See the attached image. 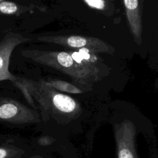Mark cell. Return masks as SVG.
Here are the masks:
<instances>
[{"label": "cell", "instance_id": "obj_1", "mask_svg": "<svg viewBox=\"0 0 158 158\" xmlns=\"http://www.w3.org/2000/svg\"><path fill=\"white\" fill-rule=\"evenodd\" d=\"M22 55L43 65L56 69L70 77L79 83H85L91 77L92 68L88 63L76 62L72 55L66 52L27 49L21 52Z\"/></svg>", "mask_w": 158, "mask_h": 158}, {"label": "cell", "instance_id": "obj_2", "mask_svg": "<svg viewBox=\"0 0 158 158\" xmlns=\"http://www.w3.org/2000/svg\"><path fill=\"white\" fill-rule=\"evenodd\" d=\"M38 40L67 48L86 49L93 52L112 53L114 49L102 40L80 35H52L38 37Z\"/></svg>", "mask_w": 158, "mask_h": 158}, {"label": "cell", "instance_id": "obj_3", "mask_svg": "<svg viewBox=\"0 0 158 158\" xmlns=\"http://www.w3.org/2000/svg\"><path fill=\"white\" fill-rule=\"evenodd\" d=\"M118 158H137L135 149L136 127L129 120L116 124L114 128Z\"/></svg>", "mask_w": 158, "mask_h": 158}, {"label": "cell", "instance_id": "obj_4", "mask_svg": "<svg viewBox=\"0 0 158 158\" xmlns=\"http://www.w3.org/2000/svg\"><path fill=\"white\" fill-rule=\"evenodd\" d=\"M36 112L14 99L0 98V122L27 123L38 120Z\"/></svg>", "mask_w": 158, "mask_h": 158}, {"label": "cell", "instance_id": "obj_5", "mask_svg": "<svg viewBox=\"0 0 158 158\" xmlns=\"http://www.w3.org/2000/svg\"><path fill=\"white\" fill-rule=\"evenodd\" d=\"M27 41L28 38L20 34L9 32L0 41V81L10 80L14 81L16 80L9 71L10 56L17 46Z\"/></svg>", "mask_w": 158, "mask_h": 158}, {"label": "cell", "instance_id": "obj_6", "mask_svg": "<svg viewBox=\"0 0 158 158\" xmlns=\"http://www.w3.org/2000/svg\"><path fill=\"white\" fill-rule=\"evenodd\" d=\"M123 2L130 30L136 43L140 44L142 41L143 27L139 1L124 0Z\"/></svg>", "mask_w": 158, "mask_h": 158}, {"label": "cell", "instance_id": "obj_7", "mask_svg": "<svg viewBox=\"0 0 158 158\" xmlns=\"http://www.w3.org/2000/svg\"><path fill=\"white\" fill-rule=\"evenodd\" d=\"M51 102L56 110L64 114L77 113L78 110L77 102L69 96L62 93H55Z\"/></svg>", "mask_w": 158, "mask_h": 158}, {"label": "cell", "instance_id": "obj_8", "mask_svg": "<svg viewBox=\"0 0 158 158\" xmlns=\"http://www.w3.org/2000/svg\"><path fill=\"white\" fill-rule=\"evenodd\" d=\"M18 10L16 4L9 1H0V12L6 14H13Z\"/></svg>", "mask_w": 158, "mask_h": 158}, {"label": "cell", "instance_id": "obj_9", "mask_svg": "<svg viewBox=\"0 0 158 158\" xmlns=\"http://www.w3.org/2000/svg\"><path fill=\"white\" fill-rule=\"evenodd\" d=\"M17 150L5 146H0V158H12L17 155Z\"/></svg>", "mask_w": 158, "mask_h": 158}, {"label": "cell", "instance_id": "obj_10", "mask_svg": "<svg viewBox=\"0 0 158 158\" xmlns=\"http://www.w3.org/2000/svg\"><path fill=\"white\" fill-rule=\"evenodd\" d=\"M84 2L89 7L96 9H99L102 10L105 7V3L106 2L102 0H98V1H88V0H85Z\"/></svg>", "mask_w": 158, "mask_h": 158}]
</instances>
